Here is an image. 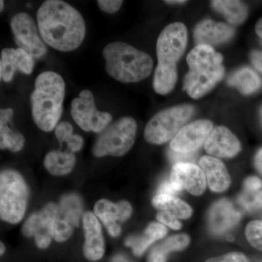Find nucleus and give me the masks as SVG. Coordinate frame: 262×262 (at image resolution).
I'll use <instances>...</instances> for the list:
<instances>
[{"instance_id": "a18cd8bd", "label": "nucleus", "mask_w": 262, "mask_h": 262, "mask_svg": "<svg viewBox=\"0 0 262 262\" xmlns=\"http://www.w3.org/2000/svg\"><path fill=\"white\" fill-rule=\"evenodd\" d=\"M5 247L4 244L3 243H1V255H3V253H5Z\"/></svg>"}, {"instance_id": "f03ea898", "label": "nucleus", "mask_w": 262, "mask_h": 262, "mask_svg": "<svg viewBox=\"0 0 262 262\" xmlns=\"http://www.w3.org/2000/svg\"><path fill=\"white\" fill-rule=\"evenodd\" d=\"M31 94L32 116L36 125L45 132L56 128L61 118L64 101L66 84L56 72L39 74Z\"/></svg>"}, {"instance_id": "f704fd0d", "label": "nucleus", "mask_w": 262, "mask_h": 262, "mask_svg": "<svg viewBox=\"0 0 262 262\" xmlns=\"http://www.w3.org/2000/svg\"><path fill=\"white\" fill-rule=\"evenodd\" d=\"M123 2L120 0H98V6L100 10L108 14H114L117 13L121 8Z\"/></svg>"}, {"instance_id": "393cba45", "label": "nucleus", "mask_w": 262, "mask_h": 262, "mask_svg": "<svg viewBox=\"0 0 262 262\" xmlns=\"http://www.w3.org/2000/svg\"><path fill=\"white\" fill-rule=\"evenodd\" d=\"M152 204L160 211L165 212L177 219L187 220L192 215V209L182 200L174 195L157 194L153 198Z\"/></svg>"}, {"instance_id": "0eeeda50", "label": "nucleus", "mask_w": 262, "mask_h": 262, "mask_svg": "<svg viewBox=\"0 0 262 262\" xmlns=\"http://www.w3.org/2000/svg\"><path fill=\"white\" fill-rule=\"evenodd\" d=\"M71 115L76 124L86 132H102L113 120L110 113L96 108L94 94L89 90L81 91L79 97L72 100Z\"/></svg>"}, {"instance_id": "4be33fe9", "label": "nucleus", "mask_w": 262, "mask_h": 262, "mask_svg": "<svg viewBox=\"0 0 262 262\" xmlns=\"http://www.w3.org/2000/svg\"><path fill=\"white\" fill-rule=\"evenodd\" d=\"M14 112L12 108H1L0 110V147L17 152L23 149L25 138L18 131L10 127Z\"/></svg>"}, {"instance_id": "2f4dec72", "label": "nucleus", "mask_w": 262, "mask_h": 262, "mask_svg": "<svg viewBox=\"0 0 262 262\" xmlns=\"http://www.w3.org/2000/svg\"><path fill=\"white\" fill-rule=\"evenodd\" d=\"M238 203L248 212H254L262 208V190L244 191L239 196Z\"/></svg>"}, {"instance_id": "c756f323", "label": "nucleus", "mask_w": 262, "mask_h": 262, "mask_svg": "<svg viewBox=\"0 0 262 262\" xmlns=\"http://www.w3.org/2000/svg\"><path fill=\"white\" fill-rule=\"evenodd\" d=\"M178 79L177 65L158 64L155 69L153 88L160 95H167L173 91Z\"/></svg>"}, {"instance_id": "c9c22d12", "label": "nucleus", "mask_w": 262, "mask_h": 262, "mask_svg": "<svg viewBox=\"0 0 262 262\" xmlns=\"http://www.w3.org/2000/svg\"><path fill=\"white\" fill-rule=\"evenodd\" d=\"M157 220L159 221L160 223L168 226L170 228L179 230L182 227V223L178 220V219L168 214L165 212L159 211L157 214Z\"/></svg>"}, {"instance_id": "58836bf2", "label": "nucleus", "mask_w": 262, "mask_h": 262, "mask_svg": "<svg viewBox=\"0 0 262 262\" xmlns=\"http://www.w3.org/2000/svg\"><path fill=\"white\" fill-rule=\"evenodd\" d=\"M250 58L253 67L262 74V50L251 52Z\"/></svg>"}, {"instance_id": "72a5a7b5", "label": "nucleus", "mask_w": 262, "mask_h": 262, "mask_svg": "<svg viewBox=\"0 0 262 262\" xmlns=\"http://www.w3.org/2000/svg\"><path fill=\"white\" fill-rule=\"evenodd\" d=\"M206 262H249L244 253L232 252L227 253L223 256L209 258Z\"/></svg>"}, {"instance_id": "ea45409f", "label": "nucleus", "mask_w": 262, "mask_h": 262, "mask_svg": "<svg viewBox=\"0 0 262 262\" xmlns=\"http://www.w3.org/2000/svg\"><path fill=\"white\" fill-rule=\"evenodd\" d=\"M178 192L172 187L170 181H169V182L165 181V182L162 183L158 192V194H170V195H175Z\"/></svg>"}, {"instance_id": "cd10ccee", "label": "nucleus", "mask_w": 262, "mask_h": 262, "mask_svg": "<svg viewBox=\"0 0 262 262\" xmlns=\"http://www.w3.org/2000/svg\"><path fill=\"white\" fill-rule=\"evenodd\" d=\"M222 61L223 56L208 45H198L189 52L187 57L189 70H194L198 67L220 66Z\"/></svg>"}, {"instance_id": "c03bdc74", "label": "nucleus", "mask_w": 262, "mask_h": 262, "mask_svg": "<svg viewBox=\"0 0 262 262\" xmlns=\"http://www.w3.org/2000/svg\"><path fill=\"white\" fill-rule=\"evenodd\" d=\"M165 3H167V4H171V5H179V4H184V3H187V1H184V0H182V1H180V0H179V1H165Z\"/></svg>"}, {"instance_id": "6ab92c4d", "label": "nucleus", "mask_w": 262, "mask_h": 262, "mask_svg": "<svg viewBox=\"0 0 262 262\" xmlns=\"http://www.w3.org/2000/svg\"><path fill=\"white\" fill-rule=\"evenodd\" d=\"M82 222L84 232V256L89 261H98L102 258L105 251L101 224L97 216L92 212L84 213Z\"/></svg>"}, {"instance_id": "49530a36", "label": "nucleus", "mask_w": 262, "mask_h": 262, "mask_svg": "<svg viewBox=\"0 0 262 262\" xmlns=\"http://www.w3.org/2000/svg\"><path fill=\"white\" fill-rule=\"evenodd\" d=\"M0 5H1L0 10H1V11H3V8H4V2H3V0H1V1H0Z\"/></svg>"}, {"instance_id": "f257e3e1", "label": "nucleus", "mask_w": 262, "mask_h": 262, "mask_svg": "<svg viewBox=\"0 0 262 262\" xmlns=\"http://www.w3.org/2000/svg\"><path fill=\"white\" fill-rule=\"evenodd\" d=\"M38 29L46 44L58 51L80 47L85 37V23L80 12L61 0H47L37 10Z\"/></svg>"}, {"instance_id": "1a4fd4ad", "label": "nucleus", "mask_w": 262, "mask_h": 262, "mask_svg": "<svg viewBox=\"0 0 262 262\" xmlns=\"http://www.w3.org/2000/svg\"><path fill=\"white\" fill-rule=\"evenodd\" d=\"M10 28L18 48H21L34 58H40L47 53L44 42L34 19L26 13L15 14L10 21Z\"/></svg>"}, {"instance_id": "423d86ee", "label": "nucleus", "mask_w": 262, "mask_h": 262, "mask_svg": "<svg viewBox=\"0 0 262 262\" xmlns=\"http://www.w3.org/2000/svg\"><path fill=\"white\" fill-rule=\"evenodd\" d=\"M194 113V108L189 104L177 105L162 110L146 124L145 140L152 144H165L177 136Z\"/></svg>"}, {"instance_id": "b1692460", "label": "nucleus", "mask_w": 262, "mask_h": 262, "mask_svg": "<svg viewBox=\"0 0 262 262\" xmlns=\"http://www.w3.org/2000/svg\"><path fill=\"white\" fill-rule=\"evenodd\" d=\"M227 84L235 88L245 96L257 92L262 88V79L250 67H245L234 72L227 80Z\"/></svg>"}, {"instance_id": "5701e85b", "label": "nucleus", "mask_w": 262, "mask_h": 262, "mask_svg": "<svg viewBox=\"0 0 262 262\" xmlns=\"http://www.w3.org/2000/svg\"><path fill=\"white\" fill-rule=\"evenodd\" d=\"M167 233L168 230L163 224L152 222L141 235L128 237L125 241V245L132 248L136 256H141L151 244L163 238Z\"/></svg>"}, {"instance_id": "aec40b11", "label": "nucleus", "mask_w": 262, "mask_h": 262, "mask_svg": "<svg viewBox=\"0 0 262 262\" xmlns=\"http://www.w3.org/2000/svg\"><path fill=\"white\" fill-rule=\"evenodd\" d=\"M234 29L227 24L212 20H204L194 28L193 38L198 45L222 44L233 37Z\"/></svg>"}, {"instance_id": "4c0bfd02", "label": "nucleus", "mask_w": 262, "mask_h": 262, "mask_svg": "<svg viewBox=\"0 0 262 262\" xmlns=\"http://www.w3.org/2000/svg\"><path fill=\"white\" fill-rule=\"evenodd\" d=\"M169 158L172 161L177 162L176 163H190V161L195 159V152L182 154V153L175 152L170 149V151H169Z\"/></svg>"}, {"instance_id": "f8f14e48", "label": "nucleus", "mask_w": 262, "mask_h": 262, "mask_svg": "<svg viewBox=\"0 0 262 262\" xmlns=\"http://www.w3.org/2000/svg\"><path fill=\"white\" fill-rule=\"evenodd\" d=\"M213 129V122L208 120H198L181 129L170 141V149L182 154L195 152L205 144Z\"/></svg>"}, {"instance_id": "e433bc0d", "label": "nucleus", "mask_w": 262, "mask_h": 262, "mask_svg": "<svg viewBox=\"0 0 262 262\" xmlns=\"http://www.w3.org/2000/svg\"><path fill=\"white\" fill-rule=\"evenodd\" d=\"M261 180L257 178V177H248L244 182V191H248V192H256V191L261 190Z\"/></svg>"}, {"instance_id": "a878e982", "label": "nucleus", "mask_w": 262, "mask_h": 262, "mask_svg": "<svg viewBox=\"0 0 262 262\" xmlns=\"http://www.w3.org/2000/svg\"><path fill=\"white\" fill-rule=\"evenodd\" d=\"M189 243L190 238L187 234L170 236L151 250L148 256L147 262H166L169 253L185 249Z\"/></svg>"}, {"instance_id": "4468645a", "label": "nucleus", "mask_w": 262, "mask_h": 262, "mask_svg": "<svg viewBox=\"0 0 262 262\" xmlns=\"http://www.w3.org/2000/svg\"><path fill=\"white\" fill-rule=\"evenodd\" d=\"M225 75V67H198L189 70L184 79V89L194 99L203 97L215 87Z\"/></svg>"}, {"instance_id": "79ce46f5", "label": "nucleus", "mask_w": 262, "mask_h": 262, "mask_svg": "<svg viewBox=\"0 0 262 262\" xmlns=\"http://www.w3.org/2000/svg\"><path fill=\"white\" fill-rule=\"evenodd\" d=\"M255 30H256V34H257L258 37L262 39V17L256 23Z\"/></svg>"}, {"instance_id": "de8ad7c7", "label": "nucleus", "mask_w": 262, "mask_h": 262, "mask_svg": "<svg viewBox=\"0 0 262 262\" xmlns=\"http://www.w3.org/2000/svg\"><path fill=\"white\" fill-rule=\"evenodd\" d=\"M261 122H262V108L261 110Z\"/></svg>"}, {"instance_id": "473e14b6", "label": "nucleus", "mask_w": 262, "mask_h": 262, "mask_svg": "<svg viewBox=\"0 0 262 262\" xmlns=\"http://www.w3.org/2000/svg\"><path fill=\"white\" fill-rule=\"evenodd\" d=\"M246 237L251 246L262 251V221L250 222L246 228Z\"/></svg>"}, {"instance_id": "9d476101", "label": "nucleus", "mask_w": 262, "mask_h": 262, "mask_svg": "<svg viewBox=\"0 0 262 262\" xmlns=\"http://www.w3.org/2000/svg\"><path fill=\"white\" fill-rule=\"evenodd\" d=\"M57 206L54 203H48L41 211L31 215L22 227V234L27 237H34L37 247L41 249L47 248L54 238Z\"/></svg>"}, {"instance_id": "bb28decb", "label": "nucleus", "mask_w": 262, "mask_h": 262, "mask_svg": "<svg viewBox=\"0 0 262 262\" xmlns=\"http://www.w3.org/2000/svg\"><path fill=\"white\" fill-rule=\"evenodd\" d=\"M76 158L70 151L54 150L46 155L44 160L45 168L53 176L61 177L70 173L74 169Z\"/></svg>"}, {"instance_id": "ddd939ff", "label": "nucleus", "mask_w": 262, "mask_h": 262, "mask_svg": "<svg viewBox=\"0 0 262 262\" xmlns=\"http://www.w3.org/2000/svg\"><path fill=\"white\" fill-rule=\"evenodd\" d=\"M170 182L177 192L187 191L193 195L203 194L206 179L201 167L192 163H177L172 168Z\"/></svg>"}, {"instance_id": "412c9836", "label": "nucleus", "mask_w": 262, "mask_h": 262, "mask_svg": "<svg viewBox=\"0 0 262 262\" xmlns=\"http://www.w3.org/2000/svg\"><path fill=\"white\" fill-rule=\"evenodd\" d=\"M199 165L211 191L222 192L228 189L231 183L230 176L225 164L221 160L211 156H203L200 159Z\"/></svg>"}, {"instance_id": "2eb2a0df", "label": "nucleus", "mask_w": 262, "mask_h": 262, "mask_svg": "<svg viewBox=\"0 0 262 262\" xmlns=\"http://www.w3.org/2000/svg\"><path fill=\"white\" fill-rule=\"evenodd\" d=\"M132 206L127 201L114 203L108 200H100L95 204L94 213L102 222L112 237H117L121 233L120 223L130 218Z\"/></svg>"}, {"instance_id": "a211bd4d", "label": "nucleus", "mask_w": 262, "mask_h": 262, "mask_svg": "<svg viewBox=\"0 0 262 262\" xmlns=\"http://www.w3.org/2000/svg\"><path fill=\"white\" fill-rule=\"evenodd\" d=\"M34 58L21 48H5L1 52L0 77L5 82L12 81L15 72L30 75L34 67Z\"/></svg>"}, {"instance_id": "f3484780", "label": "nucleus", "mask_w": 262, "mask_h": 262, "mask_svg": "<svg viewBox=\"0 0 262 262\" xmlns=\"http://www.w3.org/2000/svg\"><path fill=\"white\" fill-rule=\"evenodd\" d=\"M204 148L213 158H231L241 151V144L232 131L225 126H218L212 130Z\"/></svg>"}, {"instance_id": "a19ab883", "label": "nucleus", "mask_w": 262, "mask_h": 262, "mask_svg": "<svg viewBox=\"0 0 262 262\" xmlns=\"http://www.w3.org/2000/svg\"><path fill=\"white\" fill-rule=\"evenodd\" d=\"M254 166L262 176V147L260 148L254 157Z\"/></svg>"}, {"instance_id": "6e6552de", "label": "nucleus", "mask_w": 262, "mask_h": 262, "mask_svg": "<svg viewBox=\"0 0 262 262\" xmlns=\"http://www.w3.org/2000/svg\"><path fill=\"white\" fill-rule=\"evenodd\" d=\"M187 29L180 22L169 24L160 32L156 45L158 64L177 65L187 44Z\"/></svg>"}, {"instance_id": "c85d7f7f", "label": "nucleus", "mask_w": 262, "mask_h": 262, "mask_svg": "<svg viewBox=\"0 0 262 262\" xmlns=\"http://www.w3.org/2000/svg\"><path fill=\"white\" fill-rule=\"evenodd\" d=\"M213 9L224 15L229 23L239 25L244 23L248 14V7L237 0H214L211 2Z\"/></svg>"}, {"instance_id": "39448f33", "label": "nucleus", "mask_w": 262, "mask_h": 262, "mask_svg": "<svg viewBox=\"0 0 262 262\" xmlns=\"http://www.w3.org/2000/svg\"><path fill=\"white\" fill-rule=\"evenodd\" d=\"M136 130L137 124L134 118L121 117L101 132L93 147V154L97 158L123 156L135 142Z\"/></svg>"}, {"instance_id": "20e7f679", "label": "nucleus", "mask_w": 262, "mask_h": 262, "mask_svg": "<svg viewBox=\"0 0 262 262\" xmlns=\"http://www.w3.org/2000/svg\"><path fill=\"white\" fill-rule=\"evenodd\" d=\"M29 190L22 176L15 170H4L0 174V216L10 224H18L24 218Z\"/></svg>"}, {"instance_id": "9b49d317", "label": "nucleus", "mask_w": 262, "mask_h": 262, "mask_svg": "<svg viewBox=\"0 0 262 262\" xmlns=\"http://www.w3.org/2000/svg\"><path fill=\"white\" fill-rule=\"evenodd\" d=\"M82 204L80 196L75 194L63 196L57 206L55 217L54 239L57 242L67 241L74 229L80 225Z\"/></svg>"}, {"instance_id": "37998d69", "label": "nucleus", "mask_w": 262, "mask_h": 262, "mask_svg": "<svg viewBox=\"0 0 262 262\" xmlns=\"http://www.w3.org/2000/svg\"><path fill=\"white\" fill-rule=\"evenodd\" d=\"M113 262H130L126 258L122 256H115L113 258Z\"/></svg>"}, {"instance_id": "dca6fc26", "label": "nucleus", "mask_w": 262, "mask_h": 262, "mask_svg": "<svg viewBox=\"0 0 262 262\" xmlns=\"http://www.w3.org/2000/svg\"><path fill=\"white\" fill-rule=\"evenodd\" d=\"M241 215L230 201L222 199L210 208L208 215V228L212 234L224 235L234 228L241 220Z\"/></svg>"}, {"instance_id": "7c9ffc66", "label": "nucleus", "mask_w": 262, "mask_h": 262, "mask_svg": "<svg viewBox=\"0 0 262 262\" xmlns=\"http://www.w3.org/2000/svg\"><path fill=\"white\" fill-rule=\"evenodd\" d=\"M73 127L68 122H61L55 128V135L61 144L67 143L72 152H77L82 149L84 141L82 136L73 134Z\"/></svg>"}, {"instance_id": "7ed1b4c3", "label": "nucleus", "mask_w": 262, "mask_h": 262, "mask_svg": "<svg viewBox=\"0 0 262 262\" xmlns=\"http://www.w3.org/2000/svg\"><path fill=\"white\" fill-rule=\"evenodd\" d=\"M106 72L122 83H134L144 80L153 70L152 58L145 52L127 43H110L103 50Z\"/></svg>"}]
</instances>
